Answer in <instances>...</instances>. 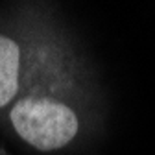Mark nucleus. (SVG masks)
I'll list each match as a JSON object with an SVG mask.
<instances>
[{"label": "nucleus", "instance_id": "2", "mask_svg": "<svg viewBox=\"0 0 155 155\" xmlns=\"http://www.w3.org/2000/svg\"><path fill=\"white\" fill-rule=\"evenodd\" d=\"M21 50L13 39L0 35V107L8 105L18 87Z\"/></svg>", "mask_w": 155, "mask_h": 155}, {"label": "nucleus", "instance_id": "1", "mask_svg": "<svg viewBox=\"0 0 155 155\" xmlns=\"http://www.w3.org/2000/svg\"><path fill=\"white\" fill-rule=\"evenodd\" d=\"M9 118L18 137L41 151L67 146L80 127L76 113L68 105L41 96H26L18 100L9 113Z\"/></svg>", "mask_w": 155, "mask_h": 155}]
</instances>
